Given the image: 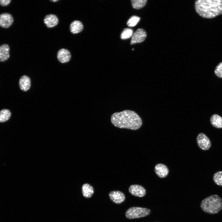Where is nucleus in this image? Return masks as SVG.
I'll return each instance as SVG.
<instances>
[{
	"instance_id": "423d86ee",
	"label": "nucleus",
	"mask_w": 222,
	"mask_h": 222,
	"mask_svg": "<svg viewBox=\"0 0 222 222\" xmlns=\"http://www.w3.org/2000/svg\"><path fill=\"white\" fill-rule=\"evenodd\" d=\"M147 34L145 31L142 28L138 29L133 34L130 42L131 45L139 43L145 39Z\"/></svg>"
},
{
	"instance_id": "a878e982",
	"label": "nucleus",
	"mask_w": 222,
	"mask_h": 222,
	"mask_svg": "<svg viewBox=\"0 0 222 222\" xmlns=\"http://www.w3.org/2000/svg\"><path fill=\"white\" fill-rule=\"evenodd\" d=\"M134 49L133 48V49H132V50H134Z\"/></svg>"
},
{
	"instance_id": "4468645a",
	"label": "nucleus",
	"mask_w": 222,
	"mask_h": 222,
	"mask_svg": "<svg viewBox=\"0 0 222 222\" xmlns=\"http://www.w3.org/2000/svg\"><path fill=\"white\" fill-rule=\"evenodd\" d=\"M44 22L48 27H52L57 24L58 23V19L56 15L50 14L47 15L45 17Z\"/></svg>"
},
{
	"instance_id": "6ab92c4d",
	"label": "nucleus",
	"mask_w": 222,
	"mask_h": 222,
	"mask_svg": "<svg viewBox=\"0 0 222 222\" xmlns=\"http://www.w3.org/2000/svg\"><path fill=\"white\" fill-rule=\"evenodd\" d=\"M147 2L146 0H132L131 1L133 8L138 9L145 6Z\"/></svg>"
},
{
	"instance_id": "393cba45",
	"label": "nucleus",
	"mask_w": 222,
	"mask_h": 222,
	"mask_svg": "<svg viewBox=\"0 0 222 222\" xmlns=\"http://www.w3.org/2000/svg\"><path fill=\"white\" fill-rule=\"evenodd\" d=\"M52 1V2H57V1H58V0H53V1Z\"/></svg>"
},
{
	"instance_id": "20e7f679",
	"label": "nucleus",
	"mask_w": 222,
	"mask_h": 222,
	"mask_svg": "<svg viewBox=\"0 0 222 222\" xmlns=\"http://www.w3.org/2000/svg\"><path fill=\"white\" fill-rule=\"evenodd\" d=\"M150 213L151 210L149 208L134 207L127 210L125 213V216L128 219H134L148 216Z\"/></svg>"
},
{
	"instance_id": "0eeeda50",
	"label": "nucleus",
	"mask_w": 222,
	"mask_h": 222,
	"mask_svg": "<svg viewBox=\"0 0 222 222\" xmlns=\"http://www.w3.org/2000/svg\"><path fill=\"white\" fill-rule=\"evenodd\" d=\"M14 22L12 15L8 13H3L0 14V27L3 28L10 27Z\"/></svg>"
},
{
	"instance_id": "4be33fe9",
	"label": "nucleus",
	"mask_w": 222,
	"mask_h": 222,
	"mask_svg": "<svg viewBox=\"0 0 222 222\" xmlns=\"http://www.w3.org/2000/svg\"><path fill=\"white\" fill-rule=\"evenodd\" d=\"M140 20V18L136 16L131 17L128 21L127 24L129 27H134L135 26Z\"/></svg>"
},
{
	"instance_id": "f257e3e1",
	"label": "nucleus",
	"mask_w": 222,
	"mask_h": 222,
	"mask_svg": "<svg viewBox=\"0 0 222 222\" xmlns=\"http://www.w3.org/2000/svg\"><path fill=\"white\" fill-rule=\"evenodd\" d=\"M111 121L115 127L136 130L142 124L140 117L134 111L126 110L113 113L111 117Z\"/></svg>"
},
{
	"instance_id": "39448f33",
	"label": "nucleus",
	"mask_w": 222,
	"mask_h": 222,
	"mask_svg": "<svg viewBox=\"0 0 222 222\" xmlns=\"http://www.w3.org/2000/svg\"><path fill=\"white\" fill-rule=\"evenodd\" d=\"M198 146L201 150H209L211 146V142L209 138L204 133L199 134L196 138Z\"/></svg>"
},
{
	"instance_id": "9b49d317",
	"label": "nucleus",
	"mask_w": 222,
	"mask_h": 222,
	"mask_svg": "<svg viewBox=\"0 0 222 222\" xmlns=\"http://www.w3.org/2000/svg\"><path fill=\"white\" fill-rule=\"evenodd\" d=\"M57 57L60 62L65 63L70 60L71 58V55L68 50L62 48L58 51L57 54Z\"/></svg>"
},
{
	"instance_id": "1a4fd4ad",
	"label": "nucleus",
	"mask_w": 222,
	"mask_h": 222,
	"mask_svg": "<svg viewBox=\"0 0 222 222\" xmlns=\"http://www.w3.org/2000/svg\"><path fill=\"white\" fill-rule=\"evenodd\" d=\"M109 196L110 199L114 203L120 204L125 200V196L124 194L119 191H113L110 192Z\"/></svg>"
},
{
	"instance_id": "ddd939ff",
	"label": "nucleus",
	"mask_w": 222,
	"mask_h": 222,
	"mask_svg": "<svg viewBox=\"0 0 222 222\" xmlns=\"http://www.w3.org/2000/svg\"><path fill=\"white\" fill-rule=\"evenodd\" d=\"M10 47L7 44L0 46V62L7 60L10 57Z\"/></svg>"
},
{
	"instance_id": "aec40b11",
	"label": "nucleus",
	"mask_w": 222,
	"mask_h": 222,
	"mask_svg": "<svg viewBox=\"0 0 222 222\" xmlns=\"http://www.w3.org/2000/svg\"><path fill=\"white\" fill-rule=\"evenodd\" d=\"M133 31L132 29L126 28L124 29L121 35V38L122 39H126L132 37Z\"/></svg>"
},
{
	"instance_id": "9d476101",
	"label": "nucleus",
	"mask_w": 222,
	"mask_h": 222,
	"mask_svg": "<svg viewBox=\"0 0 222 222\" xmlns=\"http://www.w3.org/2000/svg\"><path fill=\"white\" fill-rule=\"evenodd\" d=\"M154 171L157 175L160 178L166 177L169 172L167 167L162 163H158L155 166Z\"/></svg>"
},
{
	"instance_id": "412c9836",
	"label": "nucleus",
	"mask_w": 222,
	"mask_h": 222,
	"mask_svg": "<svg viewBox=\"0 0 222 222\" xmlns=\"http://www.w3.org/2000/svg\"><path fill=\"white\" fill-rule=\"evenodd\" d=\"M213 180L216 184L222 186V171L216 172L213 175Z\"/></svg>"
},
{
	"instance_id": "2eb2a0df",
	"label": "nucleus",
	"mask_w": 222,
	"mask_h": 222,
	"mask_svg": "<svg viewBox=\"0 0 222 222\" xmlns=\"http://www.w3.org/2000/svg\"><path fill=\"white\" fill-rule=\"evenodd\" d=\"M82 191L83 195L86 198H90L94 193L93 187L88 183L83 184L82 187Z\"/></svg>"
},
{
	"instance_id": "5701e85b",
	"label": "nucleus",
	"mask_w": 222,
	"mask_h": 222,
	"mask_svg": "<svg viewBox=\"0 0 222 222\" xmlns=\"http://www.w3.org/2000/svg\"><path fill=\"white\" fill-rule=\"evenodd\" d=\"M214 73L218 77L222 78V62L216 66L214 70Z\"/></svg>"
},
{
	"instance_id": "f8f14e48",
	"label": "nucleus",
	"mask_w": 222,
	"mask_h": 222,
	"mask_svg": "<svg viewBox=\"0 0 222 222\" xmlns=\"http://www.w3.org/2000/svg\"><path fill=\"white\" fill-rule=\"evenodd\" d=\"M19 84L20 88L22 90L24 91H28L31 86L30 78L26 75L23 76L19 80Z\"/></svg>"
},
{
	"instance_id": "f3484780",
	"label": "nucleus",
	"mask_w": 222,
	"mask_h": 222,
	"mask_svg": "<svg viewBox=\"0 0 222 222\" xmlns=\"http://www.w3.org/2000/svg\"><path fill=\"white\" fill-rule=\"evenodd\" d=\"M211 125L217 128H222V117L219 115L215 114L212 115L210 119Z\"/></svg>"
},
{
	"instance_id": "7ed1b4c3",
	"label": "nucleus",
	"mask_w": 222,
	"mask_h": 222,
	"mask_svg": "<svg viewBox=\"0 0 222 222\" xmlns=\"http://www.w3.org/2000/svg\"><path fill=\"white\" fill-rule=\"evenodd\" d=\"M200 207L205 213L216 214L222 210V199L217 195H213L202 200Z\"/></svg>"
},
{
	"instance_id": "dca6fc26",
	"label": "nucleus",
	"mask_w": 222,
	"mask_h": 222,
	"mask_svg": "<svg viewBox=\"0 0 222 222\" xmlns=\"http://www.w3.org/2000/svg\"><path fill=\"white\" fill-rule=\"evenodd\" d=\"M83 29V26L82 23L78 20H75L72 22L70 26V31L74 34L80 32Z\"/></svg>"
},
{
	"instance_id": "6e6552de",
	"label": "nucleus",
	"mask_w": 222,
	"mask_h": 222,
	"mask_svg": "<svg viewBox=\"0 0 222 222\" xmlns=\"http://www.w3.org/2000/svg\"><path fill=\"white\" fill-rule=\"evenodd\" d=\"M129 191L132 195L139 197L144 196L146 193V190L143 187L137 184L130 185Z\"/></svg>"
},
{
	"instance_id": "b1692460",
	"label": "nucleus",
	"mask_w": 222,
	"mask_h": 222,
	"mask_svg": "<svg viewBox=\"0 0 222 222\" xmlns=\"http://www.w3.org/2000/svg\"><path fill=\"white\" fill-rule=\"evenodd\" d=\"M11 1V0H0V5L4 6L9 5Z\"/></svg>"
},
{
	"instance_id": "a211bd4d",
	"label": "nucleus",
	"mask_w": 222,
	"mask_h": 222,
	"mask_svg": "<svg viewBox=\"0 0 222 222\" xmlns=\"http://www.w3.org/2000/svg\"><path fill=\"white\" fill-rule=\"evenodd\" d=\"M11 115L10 111L6 109L0 111V122H3L8 120Z\"/></svg>"
},
{
	"instance_id": "f03ea898",
	"label": "nucleus",
	"mask_w": 222,
	"mask_h": 222,
	"mask_svg": "<svg viewBox=\"0 0 222 222\" xmlns=\"http://www.w3.org/2000/svg\"><path fill=\"white\" fill-rule=\"evenodd\" d=\"M195 6L197 13L204 18H212L222 14V0H198Z\"/></svg>"
}]
</instances>
